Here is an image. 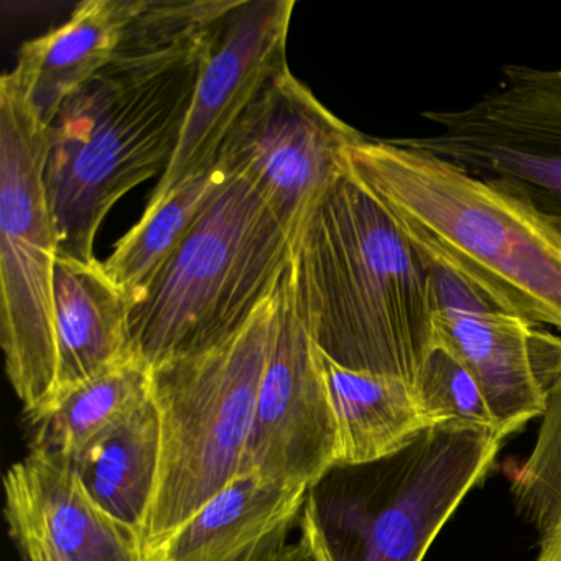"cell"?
Wrapping results in <instances>:
<instances>
[{
	"mask_svg": "<svg viewBox=\"0 0 561 561\" xmlns=\"http://www.w3.org/2000/svg\"><path fill=\"white\" fill-rule=\"evenodd\" d=\"M290 280L298 317L324 359L415 389L438 308L432 264L347 173L305 222Z\"/></svg>",
	"mask_w": 561,
	"mask_h": 561,
	"instance_id": "1",
	"label": "cell"
},
{
	"mask_svg": "<svg viewBox=\"0 0 561 561\" xmlns=\"http://www.w3.org/2000/svg\"><path fill=\"white\" fill-rule=\"evenodd\" d=\"M344 170L426 261L491 307L561 330V228L527 202L397 139L351 147Z\"/></svg>",
	"mask_w": 561,
	"mask_h": 561,
	"instance_id": "2",
	"label": "cell"
},
{
	"mask_svg": "<svg viewBox=\"0 0 561 561\" xmlns=\"http://www.w3.org/2000/svg\"><path fill=\"white\" fill-rule=\"evenodd\" d=\"M213 31L170 50H117L61 106L48 126L45 170L60 255L98 261L94 241L111 208L140 183L165 173Z\"/></svg>",
	"mask_w": 561,
	"mask_h": 561,
	"instance_id": "3",
	"label": "cell"
},
{
	"mask_svg": "<svg viewBox=\"0 0 561 561\" xmlns=\"http://www.w3.org/2000/svg\"><path fill=\"white\" fill-rule=\"evenodd\" d=\"M291 259L294 241L261 193L226 175L179 251L130 301V357L152 370L228 343Z\"/></svg>",
	"mask_w": 561,
	"mask_h": 561,
	"instance_id": "4",
	"label": "cell"
},
{
	"mask_svg": "<svg viewBox=\"0 0 561 561\" xmlns=\"http://www.w3.org/2000/svg\"><path fill=\"white\" fill-rule=\"evenodd\" d=\"M502 445L482 430L432 426L392 455L331 466L308 488L301 520L324 561H423Z\"/></svg>",
	"mask_w": 561,
	"mask_h": 561,
	"instance_id": "5",
	"label": "cell"
},
{
	"mask_svg": "<svg viewBox=\"0 0 561 561\" xmlns=\"http://www.w3.org/2000/svg\"><path fill=\"white\" fill-rule=\"evenodd\" d=\"M280 284L228 343L150 370L162 422L159 489L146 530L153 553L242 472Z\"/></svg>",
	"mask_w": 561,
	"mask_h": 561,
	"instance_id": "6",
	"label": "cell"
},
{
	"mask_svg": "<svg viewBox=\"0 0 561 561\" xmlns=\"http://www.w3.org/2000/svg\"><path fill=\"white\" fill-rule=\"evenodd\" d=\"M48 150V127L5 73L0 80V340L25 413L54 400L57 380L60 242L45 183Z\"/></svg>",
	"mask_w": 561,
	"mask_h": 561,
	"instance_id": "7",
	"label": "cell"
},
{
	"mask_svg": "<svg viewBox=\"0 0 561 561\" xmlns=\"http://www.w3.org/2000/svg\"><path fill=\"white\" fill-rule=\"evenodd\" d=\"M502 73L471 106L423 113L438 133L397 140L497 183L561 228V71L507 65Z\"/></svg>",
	"mask_w": 561,
	"mask_h": 561,
	"instance_id": "8",
	"label": "cell"
},
{
	"mask_svg": "<svg viewBox=\"0 0 561 561\" xmlns=\"http://www.w3.org/2000/svg\"><path fill=\"white\" fill-rule=\"evenodd\" d=\"M366 140L285 68L236 124L216 167L251 183L295 245L311 211L346 173L347 150Z\"/></svg>",
	"mask_w": 561,
	"mask_h": 561,
	"instance_id": "9",
	"label": "cell"
},
{
	"mask_svg": "<svg viewBox=\"0 0 561 561\" xmlns=\"http://www.w3.org/2000/svg\"><path fill=\"white\" fill-rule=\"evenodd\" d=\"M295 0H238L206 47L192 104L170 165L150 193L159 206L183 183L215 169L219 150L245 111L288 68Z\"/></svg>",
	"mask_w": 561,
	"mask_h": 561,
	"instance_id": "10",
	"label": "cell"
},
{
	"mask_svg": "<svg viewBox=\"0 0 561 561\" xmlns=\"http://www.w3.org/2000/svg\"><path fill=\"white\" fill-rule=\"evenodd\" d=\"M340 455L336 413L317 346L295 308L288 268L242 472L311 485L340 461Z\"/></svg>",
	"mask_w": 561,
	"mask_h": 561,
	"instance_id": "11",
	"label": "cell"
},
{
	"mask_svg": "<svg viewBox=\"0 0 561 561\" xmlns=\"http://www.w3.org/2000/svg\"><path fill=\"white\" fill-rule=\"evenodd\" d=\"M433 343L472 374L505 438L543 416L561 380V337L485 301L438 308Z\"/></svg>",
	"mask_w": 561,
	"mask_h": 561,
	"instance_id": "12",
	"label": "cell"
},
{
	"mask_svg": "<svg viewBox=\"0 0 561 561\" xmlns=\"http://www.w3.org/2000/svg\"><path fill=\"white\" fill-rule=\"evenodd\" d=\"M9 535L25 561H160L142 535L111 517L70 469L28 453L4 478Z\"/></svg>",
	"mask_w": 561,
	"mask_h": 561,
	"instance_id": "13",
	"label": "cell"
},
{
	"mask_svg": "<svg viewBox=\"0 0 561 561\" xmlns=\"http://www.w3.org/2000/svg\"><path fill=\"white\" fill-rule=\"evenodd\" d=\"M310 485L239 474L159 550L160 561H275L304 518Z\"/></svg>",
	"mask_w": 561,
	"mask_h": 561,
	"instance_id": "14",
	"label": "cell"
},
{
	"mask_svg": "<svg viewBox=\"0 0 561 561\" xmlns=\"http://www.w3.org/2000/svg\"><path fill=\"white\" fill-rule=\"evenodd\" d=\"M129 298L107 275L103 262H81L58 255L55 267L57 380L54 400L84 380L133 359L129 354Z\"/></svg>",
	"mask_w": 561,
	"mask_h": 561,
	"instance_id": "15",
	"label": "cell"
},
{
	"mask_svg": "<svg viewBox=\"0 0 561 561\" xmlns=\"http://www.w3.org/2000/svg\"><path fill=\"white\" fill-rule=\"evenodd\" d=\"M130 11L133 0H87L64 25L22 45L9 73L45 126L113 61Z\"/></svg>",
	"mask_w": 561,
	"mask_h": 561,
	"instance_id": "16",
	"label": "cell"
},
{
	"mask_svg": "<svg viewBox=\"0 0 561 561\" xmlns=\"http://www.w3.org/2000/svg\"><path fill=\"white\" fill-rule=\"evenodd\" d=\"M58 462L70 469L94 504L146 540L162 466V422L152 392Z\"/></svg>",
	"mask_w": 561,
	"mask_h": 561,
	"instance_id": "17",
	"label": "cell"
},
{
	"mask_svg": "<svg viewBox=\"0 0 561 561\" xmlns=\"http://www.w3.org/2000/svg\"><path fill=\"white\" fill-rule=\"evenodd\" d=\"M150 386V370L129 359L67 390L45 409L25 413L31 426V453L65 461L149 399Z\"/></svg>",
	"mask_w": 561,
	"mask_h": 561,
	"instance_id": "18",
	"label": "cell"
},
{
	"mask_svg": "<svg viewBox=\"0 0 561 561\" xmlns=\"http://www.w3.org/2000/svg\"><path fill=\"white\" fill-rule=\"evenodd\" d=\"M219 167L183 183L159 206L144 211L140 221L121 239L103 262L107 275L129 301L179 251L225 180Z\"/></svg>",
	"mask_w": 561,
	"mask_h": 561,
	"instance_id": "19",
	"label": "cell"
},
{
	"mask_svg": "<svg viewBox=\"0 0 561 561\" xmlns=\"http://www.w3.org/2000/svg\"><path fill=\"white\" fill-rule=\"evenodd\" d=\"M511 481L518 514L538 534L537 561H561V380L541 416L535 448Z\"/></svg>",
	"mask_w": 561,
	"mask_h": 561,
	"instance_id": "20",
	"label": "cell"
},
{
	"mask_svg": "<svg viewBox=\"0 0 561 561\" xmlns=\"http://www.w3.org/2000/svg\"><path fill=\"white\" fill-rule=\"evenodd\" d=\"M416 400L428 428L458 425L502 435L472 374L442 344L433 343L416 377Z\"/></svg>",
	"mask_w": 561,
	"mask_h": 561,
	"instance_id": "21",
	"label": "cell"
},
{
	"mask_svg": "<svg viewBox=\"0 0 561 561\" xmlns=\"http://www.w3.org/2000/svg\"><path fill=\"white\" fill-rule=\"evenodd\" d=\"M275 561H324L320 550H318L313 535L308 530L304 520L300 522V537H298V540L288 545L284 553Z\"/></svg>",
	"mask_w": 561,
	"mask_h": 561,
	"instance_id": "22",
	"label": "cell"
},
{
	"mask_svg": "<svg viewBox=\"0 0 561 561\" xmlns=\"http://www.w3.org/2000/svg\"><path fill=\"white\" fill-rule=\"evenodd\" d=\"M561 71V70H560Z\"/></svg>",
	"mask_w": 561,
	"mask_h": 561,
	"instance_id": "23",
	"label": "cell"
}]
</instances>
